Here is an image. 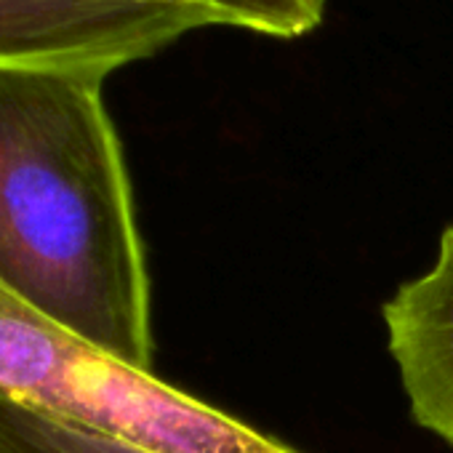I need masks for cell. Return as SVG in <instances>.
<instances>
[{
	"mask_svg": "<svg viewBox=\"0 0 453 453\" xmlns=\"http://www.w3.org/2000/svg\"><path fill=\"white\" fill-rule=\"evenodd\" d=\"M107 78L0 65V288L152 373L150 275Z\"/></svg>",
	"mask_w": 453,
	"mask_h": 453,
	"instance_id": "1",
	"label": "cell"
},
{
	"mask_svg": "<svg viewBox=\"0 0 453 453\" xmlns=\"http://www.w3.org/2000/svg\"><path fill=\"white\" fill-rule=\"evenodd\" d=\"M0 400L150 453H299L0 288Z\"/></svg>",
	"mask_w": 453,
	"mask_h": 453,
	"instance_id": "2",
	"label": "cell"
},
{
	"mask_svg": "<svg viewBox=\"0 0 453 453\" xmlns=\"http://www.w3.org/2000/svg\"><path fill=\"white\" fill-rule=\"evenodd\" d=\"M211 25L216 19L203 9L134 0H0V65L86 67L112 75Z\"/></svg>",
	"mask_w": 453,
	"mask_h": 453,
	"instance_id": "3",
	"label": "cell"
},
{
	"mask_svg": "<svg viewBox=\"0 0 453 453\" xmlns=\"http://www.w3.org/2000/svg\"><path fill=\"white\" fill-rule=\"evenodd\" d=\"M381 315L413 418L453 445V226L432 270L403 283Z\"/></svg>",
	"mask_w": 453,
	"mask_h": 453,
	"instance_id": "4",
	"label": "cell"
},
{
	"mask_svg": "<svg viewBox=\"0 0 453 453\" xmlns=\"http://www.w3.org/2000/svg\"><path fill=\"white\" fill-rule=\"evenodd\" d=\"M0 453H150L0 400Z\"/></svg>",
	"mask_w": 453,
	"mask_h": 453,
	"instance_id": "5",
	"label": "cell"
},
{
	"mask_svg": "<svg viewBox=\"0 0 453 453\" xmlns=\"http://www.w3.org/2000/svg\"><path fill=\"white\" fill-rule=\"evenodd\" d=\"M216 25L243 27L267 38L294 41L323 25L326 0H197Z\"/></svg>",
	"mask_w": 453,
	"mask_h": 453,
	"instance_id": "6",
	"label": "cell"
},
{
	"mask_svg": "<svg viewBox=\"0 0 453 453\" xmlns=\"http://www.w3.org/2000/svg\"><path fill=\"white\" fill-rule=\"evenodd\" d=\"M134 4H155V6H179V9H203L208 12L205 6H200L197 0H134ZM211 14V12H208ZM213 17V14H211ZM216 19V17H213Z\"/></svg>",
	"mask_w": 453,
	"mask_h": 453,
	"instance_id": "7",
	"label": "cell"
}]
</instances>
